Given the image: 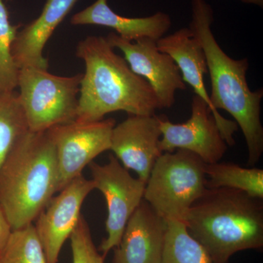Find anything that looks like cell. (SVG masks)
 Masks as SVG:
<instances>
[{"label": "cell", "instance_id": "2e32d148", "mask_svg": "<svg viewBox=\"0 0 263 263\" xmlns=\"http://www.w3.org/2000/svg\"><path fill=\"white\" fill-rule=\"evenodd\" d=\"M73 25H98L111 28L128 41L149 38L157 41L172 25L171 16L159 11L150 16L129 18L117 14L109 7L108 0H97L71 18Z\"/></svg>", "mask_w": 263, "mask_h": 263}, {"label": "cell", "instance_id": "5bb4252c", "mask_svg": "<svg viewBox=\"0 0 263 263\" xmlns=\"http://www.w3.org/2000/svg\"><path fill=\"white\" fill-rule=\"evenodd\" d=\"M167 222L144 200L132 214L111 263H162Z\"/></svg>", "mask_w": 263, "mask_h": 263}, {"label": "cell", "instance_id": "ac0fdd59", "mask_svg": "<svg viewBox=\"0 0 263 263\" xmlns=\"http://www.w3.org/2000/svg\"><path fill=\"white\" fill-rule=\"evenodd\" d=\"M29 131L18 93L0 94V170Z\"/></svg>", "mask_w": 263, "mask_h": 263}, {"label": "cell", "instance_id": "5b68a950", "mask_svg": "<svg viewBox=\"0 0 263 263\" xmlns=\"http://www.w3.org/2000/svg\"><path fill=\"white\" fill-rule=\"evenodd\" d=\"M206 164L193 152H164L146 183L143 200L164 220H183L186 212L206 192Z\"/></svg>", "mask_w": 263, "mask_h": 263}, {"label": "cell", "instance_id": "ffe728a7", "mask_svg": "<svg viewBox=\"0 0 263 263\" xmlns=\"http://www.w3.org/2000/svg\"><path fill=\"white\" fill-rule=\"evenodd\" d=\"M0 263H47L32 224L13 230L6 247L0 254Z\"/></svg>", "mask_w": 263, "mask_h": 263}, {"label": "cell", "instance_id": "9c48e42d", "mask_svg": "<svg viewBox=\"0 0 263 263\" xmlns=\"http://www.w3.org/2000/svg\"><path fill=\"white\" fill-rule=\"evenodd\" d=\"M162 138L160 148L164 152L183 149L193 152L205 164L219 162L228 151V145L212 110L200 97L193 96L191 117L182 124H174L160 117Z\"/></svg>", "mask_w": 263, "mask_h": 263}, {"label": "cell", "instance_id": "603a6c76", "mask_svg": "<svg viewBox=\"0 0 263 263\" xmlns=\"http://www.w3.org/2000/svg\"><path fill=\"white\" fill-rule=\"evenodd\" d=\"M13 230L8 218L0 207V254L4 250L11 235Z\"/></svg>", "mask_w": 263, "mask_h": 263}, {"label": "cell", "instance_id": "8fae6325", "mask_svg": "<svg viewBox=\"0 0 263 263\" xmlns=\"http://www.w3.org/2000/svg\"><path fill=\"white\" fill-rule=\"evenodd\" d=\"M95 189L92 180L81 175L62 189L36 219L34 226L47 263L58 262L66 240L70 238L79 219L85 198Z\"/></svg>", "mask_w": 263, "mask_h": 263}, {"label": "cell", "instance_id": "d6986e66", "mask_svg": "<svg viewBox=\"0 0 263 263\" xmlns=\"http://www.w3.org/2000/svg\"><path fill=\"white\" fill-rule=\"evenodd\" d=\"M162 263H214L205 249L188 233L182 221H166Z\"/></svg>", "mask_w": 263, "mask_h": 263}, {"label": "cell", "instance_id": "30bf717a", "mask_svg": "<svg viewBox=\"0 0 263 263\" xmlns=\"http://www.w3.org/2000/svg\"><path fill=\"white\" fill-rule=\"evenodd\" d=\"M106 39L112 48L124 53L131 70L149 84L161 109L174 106L176 91L186 89V84L176 62L170 55L158 49L157 41L144 38L133 43L114 32Z\"/></svg>", "mask_w": 263, "mask_h": 263}, {"label": "cell", "instance_id": "3957f363", "mask_svg": "<svg viewBox=\"0 0 263 263\" xmlns=\"http://www.w3.org/2000/svg\"><path fill=\"white\" fill-rule=\"evenodd\" d=\"M183 222L214 263H228L237 252L263 247L262 200L240 190L208 188Z\"/></svg>", "mask_w": 263, "mask_h": 263}, {"label": "cell", "instance_id": "8992f818", "mask_svg": "<svg viewBox=\"0 0 263 263\" xmlns=\"http://www.w3.org/2000/svg\"><path fill=\"white\" fill-rule=\"evenodd\" d=\"M83 75L63 77L37 67L19 69L17 87L29 131L42 133L75 122Z\"/></svg>", "mask_w": 263, "mask_h": 263}, {"label": "cell", "instance_id": "ba28073f", "mask_svg": "<svg viewBox=\"0 0 263 263\" xmlns=\"http://www.w3.org/2000/svg\"><path fill=\"white\" fill-rule=\"evenodd\" d=\"M115 126L114 119L94 122L75 121L46 131L56 149L58 193L81 176L83 170L95 157L110 150L112 131Z\"/></svg>", "mask_w": 263, "mask_h": 263}, {"label": "cell", "instance_id": "6da1fadb", "mask_svg": "<svg viewBox=\"0 0 263 263\" xmlns=\"http://www.w3.org/2000/svg\"><path fill=\"white\" fill-rule=\"evenodd\" d=\"M76 55L84 60L86 72L81 82L76 122H98L116 111L155 115L161 109L149 84L114 52L106 37L89 36L83 40Z\"/></svg>", "mask_w": 263, "mask_h": 263}, {"label": "cell", "instance_id": "4fadbf2b", "mask_svg": "<svg viewBox=\"0 0 263 263\" xmlns=\"http://www.w3.org/2000/svg\"><path fill=\"white\" fill-rule=\"evenodd\" d=\"M161 52L170 55L179 67L183 81L193 88L195 95L209 105L228 146L235 143L234 136L238 124L222 117L211 103L209 95L204 84V76L208 73L205 55L198 40L189 27H183L173 34L164 36L157 41Z\"/></svg>", "mask_w": 263, "mask_h": 263}, {"label": "cell", "instance_id": "52a82bcc", "mask_svg": "<svg viewBox=\"0 0 263 263\" xmlns=\"http://www.w3.org/2000/svg\"><path fill=\"white\" fill-rule=\"evenodd\" d=\"M89 167L95 189L103 193L108 208L107 238L99 248L106 256L119 245L128 220L143 201L146 183L133 177L112 155L109 156L108 163L100 165L91 162Z\"/></svg>", "mask_w": 263, "mask_h": 263}, {"label": "cell", "instance_id": "44dd1931", "mask_svg": "<svg viewBox=\"0 0 263 263\" xmlns=\"http://www.w3.org/2000/svg\"><path fill=\"white\" fill-rule=\"evenodd\" d=\"M21 26L10 24L8 10L0 0V94L13 91L17 87L19 70L11 49Z\"/></svg>", "mask_w": 263, "mask_h": 263}, {"label": "cell", "instance_id": "cb8c5ba5", "mask_svg": "<svg viewBox=\"0 0 263 263\" xmlns=\"http://www.w3.org/2000/svg\"><path fill=\"white\" fill-rule=\"evenodd\" d=\"M240 1L245 4L257 5L259 8L263 7V0H240Z\"/></svg>", "mask_w": 263, "mask_h": 263}, {"label": "cell", "instance_id": "e0dca14e", "mask_svg": "<svg viewBox=\"0 0 263 263\" xmlns=\"http://www.w3.org/2000/svg\"><path fill=\"white\" fill-rule=\"evenodd\" d=\"M207 187L240 190L263 199V170L243 167L232 162H216L205 166Z\"/></svg>", "mask_w": 263, "mask_h": 263}, {"label": "cell", "instance_id": "7402d4cb", "mask_svg": "<svg viewBox=\"0 0 263 263\" xmlns=\"http://www.w3.org/2000/svg\"><path fill=\"white\" fill-rule=\"evenodd\" d=\"M70 239L72 263H104L105 256L99 253L95 247L89 226L83 216Z\"/></svg>", "mask_w": 263, "mask_h": 263}, {"label": "cell", "instance_id": "7a4b0ae2", "mask_svg": "<svg viewBox=\"0 0 263 263\" xmlns=\"http://www.w3.org/2000/svg\"><path fill=\"white\" fill-rule=\"evenodd\" d=\"M192 18L189 28L201 44L210 75L211 103L224 110L241 129L248 151V164L254 166L263 154L261 101L263 89L252 91L247 81V58L234 60L223 51L212 30L214 10L205 0H191Z\"/></svg>", "mask_w": 263, "mask_h": 263}, {"label": "cell", "instance_id": "277c9868", "mask_svg": "<svg viewBox=\"0 0 263 263\" xmlns=\"http://www.w3.org/2000/svg\"><path fill=\"white\" fill-rule=\"evenodd\" d=\"M56 149L47 132L27 134L0 170V207L15 230L32 224L58 193Z\"/></svg>", "mask_w": 263, "mask_h": 263}, {"label": "cell", "instance_id": "7c38bea8", "mask_svg": "<svg viewBox=\"0 0 263 263\" xmlns=\"http://www.w3.org/2000/svg\"><path fill=\"white\" fill-rule=\"evenodd\" d=\"M160 117L129 115L114 127L110 150L127 170L135 171L146 183L156 161L162 155L160 148Z\"/></svg>", "mask_w": 263, "mask_h": 263}, {"label": "cell", "instance_id": "9a60e30c", "mask_svg": "<svg viewBox=\"0 0 263 263\" xmlns=\"http://www.w3.org/2000/svg\"><path fill=\"white\" fill-rule=\"evenodd\" d=\"M79 0H47L41 14L18 30L12 45V56L18 70L33 67L48 70L43 52L57 27Z\"/></svg>", "mask_w": 263, "mask_h": 263}]
</instances>
